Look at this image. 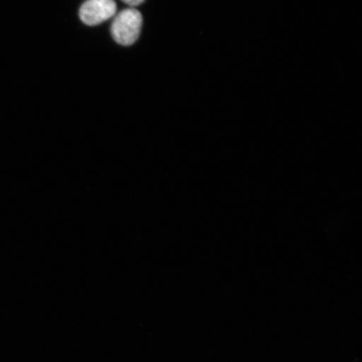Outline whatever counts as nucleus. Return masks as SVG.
Wrapping results in <instances>:
<instances>
[{
  "label": "nucleus",
  "mask_w": 362,
  "mask_h": 362,
  "mask_svg": "<svg viewBox=\"0 0 362 362\" xmlns=\"http://www.w3.org/2000/svg\"><path fill=\"white\" fill-rule=\"evenodd\" d=\"M143 25L141 13L134 8H125L117 13L111 26L113 40L122 45H133L139 37Z\"/></svg>",
  "instance_id": "obj_1"
},
{
  "label": "nucleus",
  "mask_w": 362,
  "mask_h": 362,
  "mask_svg": "<svg viewBox=\"0 0 362 362\" xmlns=\"http://www.w3.org/2000/svg\"><path fill=\"white\" fill-rule=\"evenodd\" d=\"M117 12L115 0H87L79 11V16L85 25L94 26L110 20Z\"/></svg>",
  "instance_id": "obj_2"
},
{
  "label": "nucleus",
  "mask_w": 362,
  "mask_h": 362,
  "mask_svg": "<svg viewBox=\"0 0 362 362\" xmlns=\"http://www.w3.org/2000/svg\"><path fill=\"white\" fill-rule=\"evenodd\" d=\"M122 1L131 7H136L140 6V4H143L146 0H122Z\"/></svg>",
  "instance_id": "obj_3"
}]
</instances>
